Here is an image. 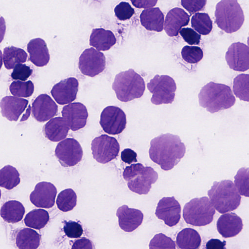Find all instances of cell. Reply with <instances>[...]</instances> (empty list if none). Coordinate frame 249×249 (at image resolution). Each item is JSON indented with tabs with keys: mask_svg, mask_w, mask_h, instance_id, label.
<instances>
[{
	"mask_svg": "<svg viewBox=\"0 0 249 249\" xmlns=\"http://www.w3.org/2000/svg\"><path fill=\"white\" fill-rule=\"evenodd\" d=\"M186 147L180 137L170 133L161 134L150 142V159L164 171L171 170L184 157Z\"/></svg>",
	"mask_w": 249,
	"mask_h": 249,
	"instance_id": "1",
	"label": "cell"
},
{
	"mask_svg": "<svg viewBox=\"0 0 249 249\" xmlns=\"http://www.w3.org/2000/svg\"><path fill=\"white\" fill-rule=\"evenodd\" d=\"M198 97L199 105L211 113L228 109L235 103V98L230 87L213 82L203 87Z\"/></svg>",
	"mask_w": 249,
	"mask_h": 249,
	"instance_id": "2",
	"label": "cell"
},
{
	"mask_svg": "<svg viewBox=\"0 0 249 249\" xmlns=\"http://www.w3.org/2000/svg\"><path fill=\"white\" fill-rule=\"evenodd\" d=\"M208 195L214 209L220 213L233 211L240 204L241 196L231 180L213 182Z\"/></svg>",
	"mask_w": 249,
	"mask_h": 249,
	"instance_id": "3",
	"label": "cell"
},
{
	"mask_svg": "<svg viewBox=\"0 0 249 249\" xmlns=\"http://www.w3.org/2000/svg\"><path fill=\"white\" fill-rule=\"evenodd\" d=\"M112 88L117 99L124 102L141 97L145 89L143 78L131 69L118 73Z\"/></svg>",
	"mask_w": 249,
	"mask_h": 249,
	"instance_id": "4",
	"label": "cell"
},
{
	"mask_svg": "<svg viewBox=\"0 0 249 249\" xmlns=\"http://www.w3.org/2000/svg\"><path fill=\"white\" fill-rule=\"evenodd\" d=\"M123 176L124 179L127 181L129 190L139 195L147 194L152 184L158 178V174L153 168L145 167L140 163L126 167Z\"/></svg>",
	"mask_w": 249,
	"mask_h": 249,
	"instance_id": "5",
	"label": "cell"
},
{
	"mask_svg": "<svg viewBox=\"0 0 249 249\" xmlns=\"http://www.w3.org/2000/svg\"><path fill=\"white\" fill-rule=\"evenodd\" d=\"M215 17L218 27L229 34L238 31L245 19L242 9L236 0H222L218 2Z\"/></svg>",
	"mask_w": 249,
	"mask_h": 249,
	"instance_id": "6",
	"label": "cell"
},
{
	"mask_svg": "<svg viewBox=\"0 0 249 249\" xmlns=\"http://www.w3.org/2000/svg\"><path fill=\"white\" fill-rule=\"evenodd\" d=\"M215 210L206 196L195 198L186 203L183 210V217L189 224L203 226L213 220Z\"/></svg>",
	"mask_w": 249,
	"mask_h": 249,
	"instance_id": "7",
	"label": "cell"
},
{
	"mask_svg": "<svg viewBox=\"0 0 249 249\" xmlns=\"http://www.w3.org/2000/svg\"><path fill=\"white\" fill-rule=\"evenodd\" d=\"M147 89L153 94L151 102L156 105L171 104L177 89L174 80L166 75H156L147 84Z\"/></svg>",
	"mask_w": 249,
	"mask_h": 249,
	"instance_id": "8",
	"label": "cell"
},
{
	"mask_svg": "<svg viewBox=\"0 0 249 249\" xmlns=\"http://www.w3.org/2000/svg\"><path fill=\"white\" fill-rule=\"evenodd\" d=\"M93 158L98 162L105 164L116 159L120 151V145L114 137L101 135L91 142Z\"/></svg>",
	"mask_w": 249,
	"mask_h": 249,
	"instance_id": "9",
	"label": "cell"
},
{
	"mask_svg": "<svg viewBox=\"0 0 249 249\" xmlns=\"http://www.w3.org/2000/svg\"><path fill=\"white\" fill-rule=\"evenodd\" d=\"M55 156L64 167L73 166L82 160L83 152L79 142L73 138L60 142L55 149Z\"/></svg>",
	"mask_w": 249,
	"mask_h": 249,
	"instance_id": "10",
	"label": "cell"
},
{
	"mask_svg": "<svg viewBox=\"0 0 249 249\" xmlns=\"http://www.w3.org/2000/svg\"><path fill=\"white\" fill-rule=\"evenodd\" d=\"M100 124L103 130L108 134H120L126 127L125 114L118 107L108 106L101 114Z\"/></svg>",
	"mask_w": 249,
	"mask_h": 249,
	"instance_id": "11",
	"label": "cell"
},
{
	"mask_svg": "<svg viewBox=\"0 0 249 249\" xmlns=\"http://www.w3.org/2000/svg\"><path fill=\"white\" fill-rule=\"evenodd\" d=\"M78 68L84 75L94 77L105 70V56L102 52L93 48L86 49L79 57Z\"/></svg>",
	"mask_w": 249,
	"mask_h": 249,
	"instance_id": "12",
	"label": "cell"
},
{
	"mask_svg": "<svg viewBox=\"0 0 249 249\" xmlns=\"http://www.w3.org/2000/svg\"><path fill=\"white\" fill-rule=\"evenodd\" d=\"M181 206L174 196L164 197L158 203L155 215L169 227L176 225L181 217Z\"/></svg>",
	"mask_w": 249,
	"mask_h": 249,
	"instance_id": "13",
	"label": "cell"
},
{
	"mask_svg": "<svg viewBox=\"0 0 249 249\" xmlns=\"http://www.w3.org/2000/svg\"><path fill=\"white\" fill-rule=\"evenodd\" d=\"M249 47L238 42L228 48L225 59L230 68L238 71H245L249 68Z\"/></svg>",
	"mask_w": 249,
	"mask_h": 249,
	"instance_id": "14",
	"label": "cell"
},
{
	"mask_svg": "<svg viewBox=\"0 0 249 249\" xmlns=\"http://www.w3.org/2000/svg\"><path fill=\"white\" fill-rule=\"evenodd\" d=\"M61 113L70 129L73 131L84 127L87 124L88 110L81 103H72L65 106Z\"/></svg>",
	"mask_w": 249,
	"mask_h": 249,
	"instance_id": "15",
	"label": "cell"
},
{
	"mask_svg": "<svg viewBox=\"0 0 249 249\" xmlns=\"http://www.w3.org/2000/svg\"><path fill=\"white\" fill-rule=\"evenodd\" d=\"M79 82L74 77H69L60 81L53 87L51 93L59 105L71 103L76 98Z\"/></svg>",
	"mask_w": 249,
	"mask_h": 249,
	"instance_id": "16",
	"label": "cell"
},
{
	"mask_svg": "<svg viewBox=\"0 0 249 249\" xmlns=\"http://www.w3.org/2000/svg\"><path fill=\"white\" fill-rule=\"evenodd\" d=\"M56 194V188L53 184L42 181L36 185L30 195V200L37 207L48 209L53 206Z\"/></svg>",
	"mask_w": 249,
	"mask_h": 249,
	"instance_id": "17",
	"label": "cell"
},
{
	"mask_svg": "<svg viewBox=\"0 0 249 249\" xmlns=\"http://www.w3.org/2000/svg\"><path fill=\"white\" fill-rule=\"evenodd\" d=\"M58 106L50 96L41 94L34 101L32 107L33 116L38 122L47 121L56 115Z\"/></svg>",
	"mask_w": 249,
	"mask_h": 249,
	"instance_id": "18",
	"label": "cell"
},
{
	"mask_svg": "<svg viewBox=\"0 0 249 249\" xmlns=\"http://www.w3.org/2000/svg\"><path fill=\"white\" fill-rule=\"evenodd\" d=\"M116 216L120 228L126 232H132L142 222L143 214L139 210L129 208L126 205L120 207L117 210Z\"/></svg>",
	"mask_w": 249,
	"mask_h": 249,
	"instance_id": "19",
	"label": "cell"
},
{
	"mask_svg": "<svg viewBox=\"0 0 249 249\" xmlns=\"http://www.w3.org/2000/svg\"><path fill=\"white\" fill-rule=\"evenodd\" d=\"M190 21V16L182 9L175 7L166 15L164 29L169 36H176L182 27L187 26Z\"/></svg>",
	"mask_w": 249,
	"mask_h": 249,
	"instance_id": "20",
	"label": "cell"
},
{
	"mask_svg": "<svg viewBox=\"0 0 249 249\" xmlns=\"http://www.w3.org/2000/svg\"><path fill=\"white\" fill-rule=\"evenodd\" d=\"M243 227L242 219L233 213L222 214L216 223L217 231L224 238L235 236L241 231Z\"/></svg>",
	"mask_w": 249,
	"mask_h": 249,
	"instance_id": "21",
	"label": "cell"
},
{
	"mask_svg": "<svg viewBox=\"0 0 249 249\" xmlns=\"http://www.w3.org/2000/svg\"><path fill=\"white\" fill-rule=\"evenodd\" d=\"M28 104L26 99L15 96H7L0 102L2 116L10 121H17L23 112Z\"/></svg>",
	"mask_w": 249,
	"mask_h": 249,
	"instance_id": "22",
	"label": "cell"
},
{
	"mask_svg": "<svg viewBox=\"0 0 249 249\" xmlns=\"http://www.w3.org/2000/svg\"><path fill=\"white\" fill-rule=\"evenodd\" d=\"M29 59L35 65L43 67L50 60L49 50L45 41L40 38L31 40L27 44Z\"/></svg>",
	"mask_w": 249,
	"mask_h": 249,
	"instance_id": "23",
	"label": "cell"
},
{
	"mask_svg": "<svg viewBox=\"0 0 249 249\" xmlns=\"http://www.w3.org/2000/svg\"><path fill=\"white\" fill-rule=\"evenodd\" d=\"M70 127L63 117H57L51 119L44 126L45 136L52 142H57L67 137Z\"/></svg>",
	"mask_w": 249,
	"mask_h": 249,
	"instance_id": "24",
	"label": "cell"
},
{
	"mask_svg": "<svg viewBox=\"0 0 249 249\" xmlns=\"http://www.w3.org/2000/svg\"><path fill=\"white\" fill-rule=\"evenodd\" d=\"M142 26L148 31L160 32L163 29L164 15L159 7L143 10L140 16Z\"/></svg>",
	"mask_w": 249,
	"mask_h": 249,
	"instance_id": "25",
	"label": "cell"
},
{
	"mask_svg": "<svg viewBox=\"0 0 249 249\" xmlns=\"http://www.w3.org/2000/svg\"><path fill=\"white\" fill-rule=\"evenodd\" d=\"M116 41L112 31L103 28H95L92 30L90 36L89 45L99 51H106L115 45Z\"/></svg>",
	"mask_w": 249,
	"mask_h": 249,
	"instance_id": "26",
	"label": "cell"
},
{
	"mask_svg": "<svg viewBox=\"0 0 249 249\" xmlns=\"http://www.w3.org/2000/svg\"><path fill=\"white\" fill-rule=\"evenodd\" d=\"M201 243L200 234L196 230L190 228L182 230L176 238V244L179 249H198Z\"/></svg>",
	"mask_w": 249,
	"mask_h": 249,
	"instance_id": "27",
	"label": "cell"
},
{
	"mask_svg": "<svg viewBox=\"0 0 249 249\" xmlns=\"http://www.w3.org/2000/svg\"><path fill=\"white\" fill-rule=\"evenodd\" d=\"M25 213L23 205L17 200L6 202L1 206L0 214L3 219L7 222L15 223L20 221Z\"/></svg>",
	"mask_w": 249,
	"mask_h": 249,
	"instance_id": "28",
	"label": "cell"
},
{
	"mask_svg": "<svg viewBox=\"0 0 249 249\" xmlns=\"http://www.w3.org/2000/svg\"><path fill=\"white\" fill-rule=\"evenodd\" d=\"M40 235L35 230L23 228L16 235V243L18 249H37L39 246Z\"/></svg>",
	"mask_w": 249,
	"mask_h": 249,
	"instance_id": "29",
	"label": "cell"
},
{
	"mask_svg": "<svg viewBox=\"0 0 249 249\" xmlns=\"http://www.w3.org/2000/svg\"><path fill=\"white\" fill-rule=\"evenodd\" d=\"M27 56V53L23 49L10 46L4 49L2 59L5 67L10 70L14 68L17 64L25 62Z\"/></svg>",
	"mask_w": 249,
	"mask_h": 249,
	"instance_id": "30",
	"label": "cell"
},
{
	"mask_svg": "<svg viewBox=\"0 0 249 249\" xmlns=\"http://www.w3.org/2000/svg\"><path fill=\"white\" fill-rule=\"evenodd\" d=\"M20 181L19 174L13 166L8 165L0 169V186L7 190L16 187Z\"/></svg>",
	"mask_w": 249,
	"mask_h": 249,
	"instance_id": "31",
	"label": "cell"
},
{
	"mask_svg": "<svg viewBox=\"0 0 249 249\" xmlns=\"http://www.w3.org/2000/svg\"><path fill=\"white\" fill-rule=\"evenodd\" d=\"M49 220L48 212L45 210L38 209L28 213L24 218V223L29 227L40 230L46 226Z\"/></svg>",
	"mask_w": 249,
	"mask_h": 249,
	"instance_id": "32",
	"label": "cell"
},
{
	"mask_svg": "<svg viewBox=\"0 0 249 249\" xmlns=\"http://www.w3.org/2000/svg\"><path fill=\"white\" fill-rule=\"evenodd\" d=\"M192 27L202 35L209 34L213 29V22L209 15L205 13H197L191 18Z\"/></svg>",
	"mask_w": 249,
	"mask_h": 249,
	"instance_id": "33",
	"label": "cell"
},
{
	"mask_svg": "<svg viewBox=\"0 0 249 249\" xmlns=\"http://www.w3.org/2000/svg\"><path fill=\"white\" fill-rule=\"evenodd\" d=\"M56 203L60 211L64 212L70 211L76 205V194L72 189L64 190L58 194Z\"/></svg>",
	"mask_w": 249,
	"mask_h": 249,
	"instance_id": "34",
	"label": "cell"
},
{
	"mask_svg": "<svg viewBox=\"0 0 249 249\" xmlns=\"http://www.w3.org/2000/svg\"><path fill=\"white\" fill-rule=\"evenodd\" d=\"M248 74H241L236 76L233 83V91L235 95L240 100L249 102Z\"/></svg>",
	"mask_w": 249,
	"mask_h": 249,
	"instance_id": "35",
	"label": "cell"
},
{
	"mask_svg": "<svg viewBox=\"0 0 249 249\" xmlns=\"http://www.w3.org/2000/svg\"><path fill=\"white\" fill-rule=\"evenodd\" d=\"M9 90L12 94L15 97H29L34 92V85L31 81H15L10 84Z\"/></svg>",
	"mask_w": 249,
	"mask_h": 249,
	"instance_id": "36",
	"label": "cell"
},
{
	"mask_svg": "<svg viewBox=\"0 0 249 249\" xmlns=\"http://www.w3.org/2000/svg\"><path fill=\"white\" fill-rule=\"evenodd\" d=\"M249 172L248 168H241L234 176V185L240 195L249 196Z\"/></svg>",
	"mask_w": 249,
	"mask_h": 249,
	"instance_id": "37",
	"label": "cell"
},
{
	"mask_svg": "<svg viewBox=\"0 0 249 249\" xmlns=\"http://www.w3.org/2000/svg\"><path fill=\"white\" fill-rule=\"evenodd\" d=\"M149 249H176L174 241L162 233L156 234L150 240Z\"/></svg>",
	"mask_w": 249,
	"mask_h": 249,
	"instance_id": "38",
	"label": "cell"
},
{
	"mask_svg": "<svg viewBox=\"0 0 249 249\" xmlns=\"http://www.w3.org/2000/svg\"><path fill=\"white\" fill-rule=\"evenodd\" d=\"M181 54L183 60L191 64L198 63L203 57V51L197 46H185L181 50Z\"/></svg>",
	"mask_w": 249,
	"mask_h": 249,
	"instance_id": "39",
	"label": "cell"
},
{
	"mask_svg": "<svg viewBox=\"0 0 249 249\" xmlns=\"http://www.w3.org/2000/svg\"><path fill=\"white\" fill-rule=\"evenodd\" d=\"M114 13L119 20H125L132 17L135 11L129 3L122 1L115 7Z\"/></svg>",
	"mask_w": 249,
	"mask_h": 249,
	"instance_id": "40",
	"label": "cell"
},
{
	"mask_svg": "<svg viewBox=\"0 0 249 249\" xmlns=\"http://www.w3.org/2000/svg\"><path fill=\"white\" fill-rule=\"evenodd\" d=\"M63 230L65 234L71 238H79L83 232L81 225L78 222L72 221H65Z\"/></svg>",
	"mask_w": 249,
	"mask_h": 249,
	"instance_id": "41",
	"label": "cell"
},
{
	"mask_svg": "<svg viewBox=\"0 0 249 249\" xmlns=\"http://www.w3.org/2000/svg\"><path fill=\"white\" fill-rule=\"evenodd\" d=\"M32 73L33 70L29 66L25 64H18L14 67L11 76L13 79L24 81Z\"/></svg>",
	"mask_w": 249,
	"mask_h": 249,
	"instance_id": "42",
	"label": "cell"
},
{
	"mask_svg": "<svg viewBox=\"0 0 249 249\" xmlns=\"http://www.w3.org/2000/svg\"><path fill=\"white\" fill-rule=\"evenodd\" d=\"M179 33L183 39L188 44L191 45L199 44L201 36L192 28H182Z\"/></svg>",
	"mask_w": 249,
	"mask_h": 249,
	"instance_id": "43",
	"label": "cell"
},
{
	"mask_svg": "<svg viewBox=\"0 0 249 249\" xmlns=\"http://www.w3.org/2000/svg\"><path fill=\"white\" fill-rule=\"evenodd\" d=\"M205 0H182L181 5L187 10L190 14L199 11L203 9L206 4Z\"/></svg>",
	"mask_w": 249,
	"mask_h": 249,
	"instance_id": "44",
	"label": "cell"
},
{
	"mask_svg": "<svg viewBox=\"0 0 249 249\" xmlns=\"http://www.w3.org/2000/svg\"><path fill=\"white\" fill-rule=\"evenodd\" d=\"M137 153L130 148L124 149L121 152V158L122 160L128 164L137 162Z\"/></svg>",
	"mask_w": 249,
	"mask_h": 249,
	"instance_id": "45",
	"label": "cell"
},
{
	"mask_svg": "<svg viewBox=\"0 0 249 249\" xmlns=\"http://www.w3.org/2000/svg\"><path fill=\"white\" fill-rule=\"evenodd\" d=\"M71 249H93V243L89 239L83 237L75 240Z\"/></svg>",
	"mask_w": 249,
	"mask_h": 249,
	"instance_id": "46",
	"label": "cell"
},
{
	"mask_svg": "<svg viewBox=\"0 0 249 249\" xmlns=\"http://www.w3.org/2000/svg\"><path fill=\"white\" fill-rule=\"evenodd\" d=\"M226 242L218 239H211L206 244V249H226Z\"/></svg>",
	"mask_w": 249,
	"mask_h": 249,
	"instance_id": "47",
	"label": "cell"
},
{
	"mask_svg": "<svg viewBox=\"0 0 249 249\" xmlns=\"http://www.w3.org/2000/svg\"><path fill=\"white\" fill-rule=\"evenodd\" d=\"M132 4L138 8H149L156 5L158 2L157 0H131Z\"/></svg>",
	"mask_w": 249,
	"mask_h": 249,
	"instance_id": "48",
	"label": "cell"
},
{
	"mask_svg": "<svg viewBox=\"0 0 249 249\" xmlns=\"http://www.w3.org/2000/svg\"><path fill=\"white\" fill-rule=\"evenodd\" d=\"M6 31V24L4 18L0 15V43L3 40Z\"/></svg>",
	"mask_w": 249,
	"mask_h": 249,
	"instance_id": "49",
	"label": "cell"
},
{
	"mask_svg": "<svg viewBox=\"0 0 249 249\" xmlns=\"http://www.w3.org/2000/svg\"><path fill=\"white\" fill-rule=\"evenodd\" d=\"M2 60H3L2 54L1 51L0 50V70L2 65Z\"/></svg>",
	"mask_w": 249,
	"mask_h": 249,
	"instance_id": "50",
	"label": "cell"
},
{
	"mask_svg": "<svg viewBox=\"0 0 249 249\" xmlns=\"http://www.w3.org/2000/svg\"><path fill=\"white\" fill-rule=\"evenodd\" d=\"M1 191L0 190V197H1Z\"/></svg>",
	"mask_w": 249,
	"mask_h": 249,
	"instance_id": "51",
	"label": "cell"
}]
</instances>
